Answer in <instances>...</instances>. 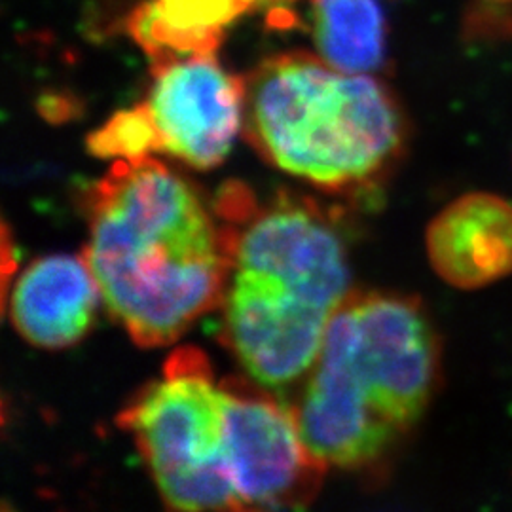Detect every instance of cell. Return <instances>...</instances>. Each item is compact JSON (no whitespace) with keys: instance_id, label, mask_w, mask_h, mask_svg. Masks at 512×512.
Listing matches in <instances>:
<instances>
[{"instance_id":"cell-8","label":"cell","mask_w":512,"mask_h":512,"mask_svg":"<svg viewBox=\"0 0 512 512\" xmlns=\"http://www.w3.org/2000/svg\"><path fill=\"white\" fill-rule=\"evenodd\" d=\"M427 258L444 283L461 291L490 287L512 274V202L467 192L448 203L425 232Z\"/></svg>"},{"instance_id":"cell-2","label":"cell","mask_w":512,"mask_h":512,"mask_svg":"<svg viewBox=\"0 0 512 512\" xmlns=\"http://www.w3.org/2000/svg\"><path fill=\"white\" fill-rule=\"evenodd\" d=\"M217 215L230 241L224 342L251 380L281 395L308 374L351 294L344 241L308 203L256 205L236 184L220 194Z\"/></svg>"},{"instance_id":"cell-10","label":"cell","mask_w":512,"mask_h":512,"mask_svg":"<svg viewBox=\"0 0 512 512\" xmlns=\"http://www.w3.org/2000/svg\"><path fill=\"white\" fill-rule=\"evenodd\" d=\"M255 0H152L137 10L129 31L154 61L215 54L224 29Z\"/></svg>"},{"instance_id":"cell-7","label":"cell","mask_w":512,"mask_h":512,"mask_svg":"<svg viewBox=\"0 0 512 512\" xmlns=\"http://www.w3.org/2000/svg\"><path fill=\"white\" fill-rule=\"evenodd\" d=\"M156 152L196 169L219 165L245 118V78L228 73L215 54L154 61L145 101Z\"/></svg>"},{"instance_id":"cell-3","label":"cell","mask_w":512,"mask_h":512,"mask_svg":"<svg viewBox=\"0 0 512 512\" xmlns=\"http://www.w3.org/2000/svg\"><path fill=\"white\" fill-rule=\"evenodd\" d=\"M440 366L439 334L418 298L351 293L293 397L281 399L327 467H365L421 420Z\"/></svg>"},{"instance_id":"cell-9","label":"cell","mask_w":512,"mask_h":512,"mask_svg":"<svg viewBox=\"0 0 512 512\" xmlns=\"http://www.w3.org/2000/svg\"><path fill=\"white\" fill-rule=\"evenodd\" d=\"M99 298V285L84 256H44L19 275L10 319L29 344L67 348L92 327Z\"/></svg>"},{"instance_id":"cell-4","label":"cell","mask_w":512,"mask_h":512,"mask_svg":"<svg viewBox=\"0 0 512 512\" xmlns=\"http://www.w3.org/2000/svg\"><path fill=\"white\" fill-rule=\"evenodd\" d=\"M243 131L275 167L319 188L380 179L401 158L406 118L372 74L342 73L319 55L264 59L245 78Z\"/></svg>"},{"instance_id":"cell-5","label":"cell","mask_w":512,"mask_h":512,"mask_svg":"<svg viewBox=\"0 0 512 512\" xmlns=\"http://www.w3.org/2000/svg\"><path fill=\"white\" fill-rule=\"evenodd\" d=\"M171 509L241 511L226 463V414L202 351L177 349L120 414Z\"/></svg>"},{"instance_id":"cell-1","label":"cell","mask_w":512,"mask_h":512,"mask_svg":"<svg viewBox=\"0 0 512 512\" xmlns=\"http://www.w3.org/2000/svg\"><path fill=\"white\" fill-rule=\"evenodd\" d=\"M84 249L110 315L145 348L220 306L230 241L196 190L152 156L116 160L86 196Z\"/></svg>"},{"instance_id":"cell-6","label":"cell","mask_w":512,"mask_h":512,"mask_svg":"<svg viewBox=\"0 0 512 512\" xmlns=\"http://www.w3.org/2000/svg\"><path fill=\"white\" fill-rule=\"evenodd\" d=\"M226 414V463L245 509H304L319 494L327 465L296 427L291 408L255 380L220 384Z\"/></svg>"},{"instance_id":"cell-11","label":"cell","mask_w":512,"mask_h":512,"mask_svg":"<svg viewBox=\"0 0 512 512\" xmlns=\"http://www.w3.org/2000/svg\"><path fill=\"white\" fill-rule=\"evenodd\" d=\"M387 25L380 0H313L311 37L317 55L349 74L382 67Z\"/></svg>"}]
</instances>
